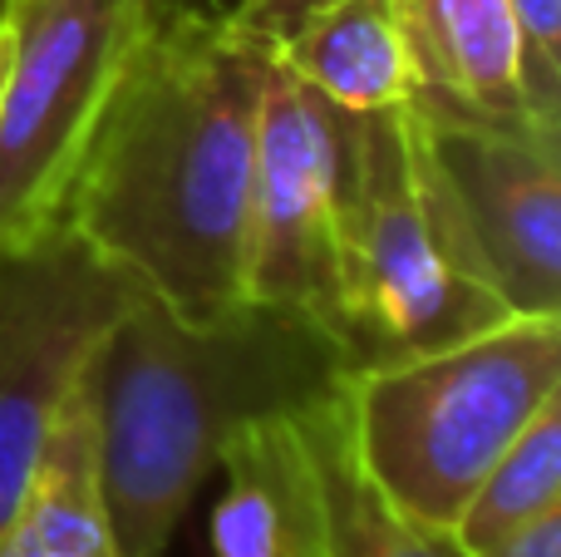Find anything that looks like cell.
I'll return each mask as SVG.
<instances>
[{
  "instance_id": "1",
  "label": "cell",
  "mask_w": 561,
  "mask_h": 557,
  "mask_svg": "<svg viewBox=\"0 0 561 557\" xmlns=\"http://www.w3.org/2000/svg\"><path fill=\"white\" fill-rule=\"evenodd\" d=\"M272 35L222 5L153 0L65 227L183 321L247 302L256 124Z\"/></svg>"
},
{
  "instance_id": "2",
  "label": "cell",
  "mask_w": 561,
  "mask_h": 557,
  "mask_svg": "<svg viewBox=\"0 0 561 557\" xmlns=\"http://www.w3.org/2000/svg\"><path fill=\"white\" fill-rule=\"evenodd\" d=\"M345 371L335 336L296 311L242 306L183 321L128 282L84 365L114 553L163 557L222 444L252 420L306 410Z\"/></svg>"
},
{
  "instance_id": "3",
  "label": "cell",
  "mask_w": 561,
  "mask_h": 557,
  "mask_svg": "<svg viewBox=\"0 0 561 557\" xmlns=\"http://www.w3.org/2000/svg\"><path fill=\"white\" fill-rule=\"evenodd\" d=\"M335 311L350 371L444 351L513 316L468 266L409 104L350 114Z\"/></svg>"
},
{
  "instance_id": "4",
  "label": "cell",
  "mask_w": 561,
  "mask_h": 557,
  "mask_svg": "<svg viewBox=\"0 0 561 557\" xmlns=\"http://www.w3.org/2000/svg\"><path fill=\"white\" fill-rule=\"evenodd\" d=\"M557 390L561 316H507L444 351L345 371L350 430L369 479L444 528Z\"/></svg>"
},
{
  "instance_id": "5",
  "label": "cell",
  "mask_w": 561,
  "mask_h": 557,
  "mask_svg": "<svg viewBox=\"0 0 561 557\" xmlns=\"http://www.w3.org/2000/svg\"><path fill=\"white\" fill-rule=\"evenodd\" d=\"M10 65L0 84V252L65 227L108 104L153 0H0Z\"/></svg>"
},
{
  "instance_id": "6",
  "label": "cell",
  "mask_w": 561,
  "mask_h": 557,
  "mask_svg": "<svg viewBox=\"0 0 561 557\" xmlns=\"http://www.w3.org/2000/svg\"><path fill=\"white\" fill-rule=\"evenodd\" d=\"M128 276L69 227L0 252V528L10 523L65 395L124 311Z\"/></svg>"
},
{
  "instance_id": "7",
  "label": "cell",
  "mask_w": 561,
  "mask_h": 557,
  "mask_svg": "<svg viewBox=\"0 0 561 557\" xmlns=\"http://www.w3.org/2000/svg\"><path fill=\"white\" fill-rule=\"evenodd\" d=\"M350 114L272 65L256 124V193L247 302L296 311L340 341L335 311V217L345 178Z\"/></svg>"
},
{
  "instance_id": "8",
  "label": "cell",
  "mask_w": 561,
  "mask_h": 557,
  "mask_svg": "<svg viewBox=\"0 0 561 557\" xmlns=\"http://www.w3.org/2000/svg\"><path fill=\"white\" fill-rule=\"evenodd\" d=\"M419 128L473 276L513 316H561V138L424 114Z\"/></svg>"
},
{
  "instance_id": "9",
  "label": "cell",
  "mask_w": 561,
  "mask_h": 557,
  "mask_svg": "<svg viewBox=\"0 0 561 557\" xmlns=\"http://www.w3.org/2000/svg\"><path fill=\"white\" fill-rule=\"evenodd\" d=\"M414 49V99L409 109L428 124L533 128L523 94V55L507 0H399ZM561 138V134H557Z\"/></svg>"
},
{
  "instance_id": "10",
  "label": "cell",
  "mask_w": 561,
  "mask_h": 557,
  "mask_svg": "<svg viewBox=\"0 0 561 557\" xmlns=\"http://www.w3.org/2000/svg\"><path fill=\"white\" fill-rule=\"evenodd\" d=\"M296 414L252 420L222 444L217 469L227 484L213 509L217 557H325L320 489Z\"/></svg>"
},
{
  "instance_id": "11",
  "label": "cell",
  "mask_w": 561,
  "mask_h": 557,
  "mask_svg": "<svg viewBox=\"0 0 561 557\" xmlns=\"http://www.w3.org/2000/svg\"><path fill=\"white\" fill-rule=\"evenodd\" d=\"M276 59L345 114H375L414 99V49H409L399 0H325L300 10L272 35Z\"/></svg>"
},
{
  "instance_id": "12",
  "label": "cell",
  "mask_w": 561,
  "mask_h": 557,
  "mask_svg": "<svg viewBox=\"0 0 561 557\" xmlns=\"http://www.w3.org/2000/svg\"><path fill=\"white\" fill-rule=\"evenodd\" d=\"M296 420L320 489L325 557H473L454 528L409 513L369 479L355 450V430H350L345 375L320 400H310Z\"/></svg>"
},
{
  "instance_id": "13",
  "label": "cell",
  "mask_w": 561,
  "mask_h": 557,
  "mask_svg": "<svg viewBox=\"0 0 561 557\" xmlns=\"http://www.w3.org/2000/svg\"><path fill=\"white\" fill-rule=\"evenodd\" d=\"M0 557H118L99 479V424L84 371L59 405L55 430L15 513L0 528Z\"/></svg>"
},
{
  "instance_id": "14",
  "label": "cell",
  "mask_w": 561,
  "mask_h": 557,
  "mask_svg": "<svg viewBox=\"0 0 561 557\" xmlns=\"http://www.w3.org/2000/svg\"><path fill=\"white\" fill-rule=\"evenodd\" d=\"M561 509V405L552 400L483 474L478 493L463 503L454 533L468 553H488L507 533Z\"/></svg>"
},
{
  "instance_id": "15",
  "label": "cell",
  "mask_w": 561,
  "mask_h": 557,
  "mask_svg": "<svg viewBox=\"0 0 561 557\" xmlns=\"http://www.w3.org/2000/svg\"><path fill=\"white\" fill-rule=\"evenodd\" d=\"M523 55V94L542 128L561 134V0H507Z\"/></svg>"
},
{
  "instance_id": "16",
  "label": "cell",
  "mask_w": 561,
  "mask_h": 557,
  "mask_svg": "<svg viewBox=\"0 0 561 557\" xmlns=\"http://www.w3.org/2000/svg\"><path fill=\"white\" fill-rule=\"evenodd\" d=\"M478 557H561V509L533 519L527 528L507 533L503 543H493V548Z\"/></svg>"
},
{
  "instance_id": "17",
  "label": "cell",
  "mask_w": 561,
  "mask_h": 557,
  "mask_svg": "<svg viewBox=\"0 0 561 557\" xmlns=\"http://www.w3.org/2000/svg\"><path fill=\"white\" fill-rule=\"evenodd\" d=\"M310 5H325V0H222L227 15L262 30V35H276L286 20H296L300 10H310Z\"/></svg>"
},
{
  "instance_id": "18",
  "label": "cell",
  "mask_w": 561,
  "mask_h": 557,
  "mask_svg": "<svg viewBox=\"0 0 561 557\" xmlns=\"http://www.w3.org/2000/svg\"><path fill=\"white\" fill-rule=\"evenodd\" d=\"M5 65H10V20L0 10V84H5Z\"/></svg>"
}]
</instances>
